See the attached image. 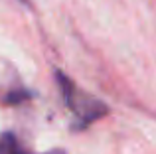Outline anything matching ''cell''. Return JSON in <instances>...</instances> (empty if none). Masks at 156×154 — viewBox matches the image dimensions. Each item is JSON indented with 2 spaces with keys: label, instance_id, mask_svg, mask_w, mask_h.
Segmentation results:
<instances>
[{
  "label": "cell",
  "instance_id": "2",
  "mask_svg": "<svg viewBox=\"0 0 156 154\" xmlns=\"http://www.w3.org/2000/svg\"><path fill=\"white\" fill-rule=\"evenodd\" d=\"M0 154H34L18 142L14 132H2L0 135ZM46 154H65L63 150H50Z\"/></svg>",
  "mask_w": 156,
  "mask_h": 154
},
{
  "label": "cell",
  "instance_id": "1",
  "mask_svg": "<svg viewBox=\"0 0 156 154\" xmlns=\"http://www.w3.org/2000/svg\"><path fill=\"white\" fill-rule=\"evenodd\" d=\"M57 81H59L61 89H63L65 103H67L69 109L77 115V119L81 121V124L93 123V121H97L103 115H107V107L101 101H97L95 97H89L87 93L77 89L63 73H57Z\"/></svg>",
  "mask_w": 156,
  "mask_h": 154
}]
</instances>
